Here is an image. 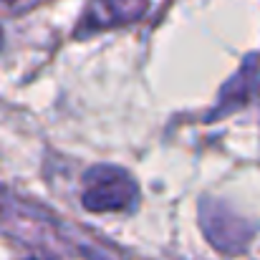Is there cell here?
Returning a JSON list of instances; mask_svg holds the SVG:
<instances>
[{
  "label": "cell",
  "mask_w": 260,
  "mask_h": 260,
  "mask_svg": "<svg viewBox=\"0 0 260 260\" xmlns=\"http://www.w3.org/2000/svg\"><path fill=\"white\" fill-rule=\"evenodd\" d=\"M139 200L134 177L114 165H99L84 174L81 205L88 212H129Z\"/></svg>",
  "instance_id": "6da1fadb"
},
{
  "label": "cell",
  "mask_w": 260,
  "mask_h": 260,
  "mask_svg": "<svg viewBox=\"0 0 260 260\" xmlns=\"http://www.w3.org/2000/svg\"><path fill=\"white\" fill-rule=\"evenodd\" d=\"M200 222L207 235V240L228 255H238L250 248L253 243V225L230 212L225 205L217 202H202L200 210Z\"/></svg>",
  "instance_id": "7a4b0ae2"
},
{
  "label": "cell",
  "mask_w": 260,
  "mask_h": 260,
  "mask_svg": "<svg viewBox=\"0 0 260 260\" xmlns=\"http://www.w3.org/2000/svg\"><path fill=\"white\" fill-rule=\"evenodd\" d=\"M258 84H260V56L253 53V56H248V58L243 61L240 71L222 86L220 101H217L215 111H212L207 119H220V116H225V114H230V111L245 106V104L253 99V93L258 91Z\"/></svg>",
  "instance_id": "3957f363"
},
{
  "label": "cell",
  "mask_w": 260,
  "mask_h": 260,
  "mask_svg": "<svg viewBox=\"0 0 260 260\" xmlns=\"http://www.w3.org/2000/svg\"><path fill=\"white\" fill-rule=\"evenodd\" d=\"M144 8H147V0H91L84 13L79 33L86 36V33L101 30V28L132 23L144 13Z\"/></svg>",
  "instance_id": "277c9868"
},
{
  "label": "cell",
  "mask_w": 260,
  "mask_h": 260,
  "mask_svg": "<svg viewBox=\"0 0 260 260\" xmlns=\"http://www.w3.org/2000/svg\"><path fill=\"white\" fill-rule=\"evenodd\" d=\"M3 3H18V0H3Z\"/></svg>",
  "instance_id": "5b68a950"
}]
</instances>
